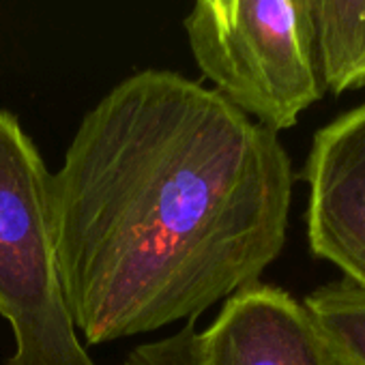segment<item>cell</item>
<instances>
[{
    "instance_id": "cell-4",
    "label": "cell",
    "mask_w": 365,
    "mask_h": 365,
    "mask_svg": "<svg viewBox=\"0 0 365 365\" xmlns=\"http://www.w3.org/2000/svg\"><path fill=\"white\" fill-rule=\"evenodd\" d=\"M303 176L312 254L365 290V101L316 131Z\"/></svg>"
},
{
    "instance_id": "cell-8",
    "label": "cell",
    "mask_w": 365,
    "mask_h": 365,
    "mask_svg": "<svg viewBox=\"0 0 365 365\" xmlns=\"http://www.w3.org/2000/svg\"><path fill=\"white\" fill-rule=\"evenodd\" d=\"M196 320L185 322L176 333L133 348L120 365H205Z\"/></svg>"
},
{
    "instance_id": "cell-3",
    "label": "cell",
    "mask_w": 365,
    "mask_h": 365,
    "mask_svg": "<svg viewBox=\"0 0 365 365\" xmlns=\"http://www.w3.org/2000/svg\"><path fill=\"white\" fill-rule=\"evenodd\" d=\"M50 190L37 144L0 110V316L16 339L7 365H95L67 305Z\"/></svg>"
},
{
    "instance_id": "cell-6",
    "label": "cell",
    "mask_w": 365,
    "mask_h": 365,
    "mask_svg": "<svg viewBox=\"0 0 365 365\" xmlns=\"http://www.w3.org/2000/svg\"><path fill=\"white\" fill-rule=\"evenodd\" d=\"M318 61L335 95L365 88V0H314Z\"/></svg>"
},
{
    "instance_id": "cell-7",
    "label": "cell",
    "mask_w": 365,
    "mask_h": 365,
    "mask_svg": "<svg viewBox=\"0 0 365 365\" xmlns=\"http://www.w3.org/2000/svg\"><path fill=\"white\" fill-rule=\"evenodd\" d=\"M335 365H365V290L348 279L327 284L303 301Z\"/></svg>"
},
{
    "instance_id": "cell-1",
    "label": "cell",
    "mask_w": 365,
    "mask_h": 365,
    "mask_svg": "<svg viewBox=\"0 0 365 365\" xmlns=\"http://www.w3.org/2000/svg\"><path fill=\"white\" fill-rule=\"evenodd\" d=\"M292 163L215 88L146 69L80 123L52 174L73 324L88 344L196 320L282 254Z\"/></svg>"
},
{
    "instance_id": "cell-2",
    "label": "cell",
    "mask_w": 365,
    "mask_h": 365,
    "mask_svg": "<svg viewBox=\"0 0 365 365\" xmlns=\"http://www.w3.org/2000/svg\"><path fill=\"white\" fill-rule=\"evenodd\" d=\"M185 31L215 91L275 133L324 93L314 0H194Z\"/></svg>"
},
{
    "instance_id": "cell-5",
    "label": "cell",
    "mask_w": 365,
    "mask_h": 365,
    "mask_svg": "<svg viewBox=\"0 0 365 365\" xmlns=\"http://www.w3.org/2000/svg\"><path fill=\"white\" fill-rule=\"evenodd\" d=\"M198 337L205 365H335L305 305L271 284L237 290Z\"/></svg>"
}]
</instances>
